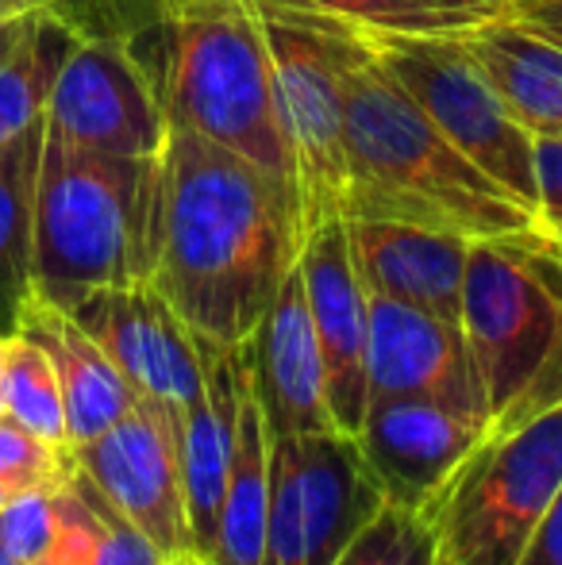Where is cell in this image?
Segmentation results:
<instances>
[{"instance_id": "1", "label": "cell", "mask_w": 562, "mask_h": 565, "mask_svg": "<svg viewBox=\"0 0 562 565\" xmlns=\"http://www.w3.org/2000/svg\"><path fill=\"white\" fill-rule=\"evenodd\" d=\"M158 170L150 285L201 342L243 347L300 262L308 227L297 193L193 131L166 135Z\"/></svg>"}, {"instance_id": "2", "label": "cell", "mask_w": 562, "mask_h": 565, "mask_svg": "<svg viewBox=\"0 0 562 565\" xmlns=\"http://www.w3.org/2000/svg\"><path fill=\"white\" fill-rule=\"evenodd\" d=\"M343 220H401L463 238L536 231V216L489 181L370 51L347 70Z\"/></svg>"}, {"instance_id": "3", "label": "cell", "mask_w": 562, "mask_h": 565, "mask_svg": "<svg viewBox=\"0 0 562 565\" xmlns=\"http://www.w3.org/2000/svg\"><path fill=\"white\" fill-rule=\"evenodd\" d=\"M158 209V158L85 150L43 124L31 212V292L70 312L97 289L150 281Z\"/></svg>"}, {"instance_id": "4", "label": "cell", "mask_w": 562, "mask_h": 565, "mask_svg": "<svg viewBox=\"0 0 562 565\" xmlns=\"http://www.w3.org/2000/svg\"><path fill=\"white\" fill-rule=\"evenodd\" d=\"M128 51L147 74L170 131L204 135L297 193L271 54L251 0H204L131 35Z\"/></svg>"}, {"instance_id": "5", "label": "cell", "mask_w": 562, "mask_h": 565, "mask_svg": "<svg viewBox=\"0 0 562 565\" xmlns=\"http://www.w3.org/2000/svg\"><path fill=\"white\" fill-rule=\"evenodd\" d=\"M486 435L562 404V258L540 231L474 238L458 312Z\"/></svg>"}, {"instance_id": "6", "label": "cell", "mask_w": 562, "mask_h": 565, "mask_svg": "<svg viewBox=\"0 0 562 565\" xmlns=\"http://www.w3.org/2000/svg\"><path fill=\"white\" fill-rule=\"evenodd\" d=\"M271 54L285 147L293 158L305 227L343 220L347 201V70L367 31L320 12L308 0H251Z\"/></svg>"}, {"instance_id": "7", "label": "cell", "mask_w": 562, "mask_h": 565, "mask_svg": "<svg viewBox=\"0 0 562 565\" xmlns=\"http://www.w3.org/2000/svg\"><path fill=\"white\" fill-rule=\"evenodd\" d=\"M562 484V404L532 424L486 435L432 512L435 565H520Z\"/></svg>"}, {"instance_id": "8", "label": "cell", "mask_w": 562, "mask_h": 565, "mask_svg": "<svg viewBox=\"0 0 562 565\" xmlns=\"http://www.w3.org/2000/svg\"><path fill=\"white\" fill-rule=\"evenodd\" d=\"M385 74L517 204L536 216V135L509 113L458 35H367Z\"/></svg>"}, {"instance_id": "9", "label": "cell", "mask_w": 562, "mask_h": 565, "mask_svg": "<svg viewBox=\"0 0 562 565\" xmlns=\"http://www.w3.org/2000/svg\"><path fill=\"white\" fill-rule=\"evenodd\" d=\"M382 508L354 435H271L263 565H336Z\"/></svg>"}, {"instance_id": "10", "label": "cell", "mask_w": 562, "mask_h": 565, "mask_svg": "<svg viewBox=\"0 0 562 565\" xmlns=\"http://www.w3.org/2000/svg\"><path fill=\"white\" fill-rule=\"evenodd\" d=\"M85 481L162 554H189L185 489L178 458V412L170 404L139 401L97 439L74 447Z\"/></svg>"}, {"instance_id": "11", "label": "cell", "mask_w": 562, "mask_h": 565, "mask_svg": "<svg viewBox=\"0 0 562 565\" xmlns=\"http://www.w3.org/2000/svg\"><path fill=\"white\" fill-rule=\"evenodd\" d=\"M43 124L74 147L116 158H158L170 135L147 74L120 39H77Z\"/></svg>"}, {"instance_id": "12", "label": "cell", "mask_w": 562, "mask_h": 565, "mask_svg": "<svg viewBox=\"0 0 562 565\" xmlns=\"http://www.w3.org/2000/svg\"><path fill=\"white\" fill-rule=\"evenodd\" d=\"M70 316L97 339L142 401L181 412L204 393L201 342L150 281L97 289L77 300Z\"/></svg>"}, {"instance_id": "13", "label": "cell", "mask_w": 562, "mask_h": 565, "mask_svg": "<svg viewBox=\"0 0 562 565\" xmlns=\"http://www.w3.org/2000/svg\"><path fill=\"white\" fill-rule=\"evenodd\" d=\"M300 285H305L308 316H312L316 347H320L328 408L336 431L354 435L367 393V342H370V292L351 258L343 220H324L308 231L300 246Z\"/></svg>"}, {"instance_id": "14", "label": "cell", "mask_w": 562, "mask_h": 565, "mask_svg": "<svg viewBox=\"0 0 562 565\" xmlns=\"http://www.w3.org/2000/svg\"><path fill=\"white\" fill-rule=\"evenodd\" d=\"M486 439V424L432 401H370L354 431L362 458L382 484L385 504L427 515L470 450Z\"/></svg>"}, {"instance_id": "15", "label": "cell", "mask_w": 562, "mask_h": 565, "mask_svg": "<svg viewBox=\"0 0 562 565\" xmlns=\"http://www.w3.org/2000/svg\"><path fill=\"white\" fill-rule=\"evenodd\" d=\"M367 393L370 401L447 404L486 424L458 323L397 305L390 297H374V292H370Z\"/></svg>"}, {"instance_id": "16", "label": "cell", "mask_w": 562, "mask_h": 565, "mask_svg": "<svg viewBox=\"0 0 562 565\" xmlns=\"http://www.w3.org/2000/svg\"><path fill=\"white\" fill-rule=\"evenodd\" d=\"M243 358H247V377L258 412H263L266 435L336 431L300 266H293L274 305L243 342Z\"/></svg>"}, {"instance_id": "17", "label": "cell", "mask_w": 562, "mask_h": 565, "mask_svg": "<svg viewBox=\"0 0 562 565\" xmlns=\"http://www.w3.org/2000/svg\"><path fill=\"white\" fill-rule=\"evenodd\" d=\"M343 227L367 292L458 323L474 238L401 220H343Z\"/></svg>"}, {"instance_id": "18", "label": "cell", "mask_w": 562, "mask_h": 565, "mask_svg": "<svg viewBox=\"0 0 562 565\" xmlns=\"http://www.w3.org/2000/svg\"><path fill=\"white\" fill-rule=\"evenodd\" d=\"M201 358L204 393L178 412V458L181 489H185L189 554L204 562L216 543L220 500H224L227 461H232L235 404H240V347L220 350L201 342Z\"/></svg>"}, {"instance_id": "19", "label": "cell", "mask_w": 562, "mask_h": 565, "mask_svg": "<svg viewBox=\"0 0 562 565\" xmlns=\"http://www.w3.org/2000/svg\"><path fill=\"white\" fill-rule=\"evenodd\" d=\"M15 331L35 339L46 350V358H51L54 373H59L62 401H66L70 447L97 439L100 431H108L139 401L136 388L113 365V358L97 347V339L74 316L39 300L35 292L23 305Z\"/></svg>"}, {"instance_id": "20", "label": "cell", "mask_w": 562, "mask_h": 565, "mask_svg": "<svg viewBox=\"0 0 562 565\" xmlns=\"http://www.w3.org/2000/svg\"><path fill=\"white\" fill-rule=\"evenodd\" d=\"M463 46L532 135H562V46L509 12L463 31Z\"/></svg>"}, {"instance_id": "21", "label": "cell", "mask_w": 562, "mask_h": 565, "mask_svg": "<svg viewBox=\"0 0 562 565\" xmlns=\"http://www.w3.org/2000/svg\"><path fill=\"white\" fill-rule=\"evenodd\" d=\"M266 504H271V435L258 412L240 347V404H235V439L227 461L224 500H220L216 543L209 565H263Z\"/></svg>"}, {"instance_id": "22", "label": "cell", "mask_w": 562, "mask_h": 565, "mask_svg": "<svg viewBox=\"0 0 562 565\" xmlns=\"http://www.w3.org/2000/svg\"><path fill=\"white\" fill-rule=\"evenodd\" d=\"M43 124L0 147V335H12L31 297V212H35Z\"/></svg>"}, {"instance_id": "23", "label": "cell", "mask_w": 562, "mask_h": 565, "mask_svg": "<svg viewBox=\"0 0 562 565\" xmlns=\"http://www.w3.org/2000/svg\"><path fill=\"white\" fill-rule=\"evenodd\" d=\"M74 43L77 35L59 15L46 8L31 15L20 43L0 62V147L46 119V100Z\"/></svg>"}, {"instance_id": "24", "label": "cell", "mask_w": 562, "mask_h": 565, "mask_svg": "<svg viewBox=\"0 0 562 565\" xmlns=\"http://www.w3.org/2000/svg\"><path fill=\"white\" fill-rule=\"evenodd\" d=\"M367 35H463L509 12V0H308Z\"/></svg>"}, {"instance_id": "25", "label": "cell", "mask_w": 562, "mask_h": 565, "mask_svg": "<svg viewBox=\"0 0 562 565\" xmlns=\"http://www.w3.org/2000/svg\"><path fill=\"white\" fill-rule=\"evenodd\" d=\"M4 416L28 427L43 443L62 450L70 447L66 401H62L59 373H54L46 350L23 331L8 335V365H4Z\"/></svg>"}, {"instance_id": "26", "label": "cell", "mask_w": 562, "mask_h": 565, "mask_svg": "<svg viewBox=\"0 0 562 565\" xmlns=\"http://www.w3.org/2000/svg\"><path fill=\"white\" fill-rule=\"evenodd\" d=\"M336 565H435L432 527L424 515L385 504Z\"/></svg>"}, {"instance_id": "27", "label": "cell", "mask_w": 562, "mask_h": 565, "mask_svg": "<svg viewBox=\"0 0 562 565\" xmlns=\"http://www.w3.org/2000/svg\"><path fill=\"white\" fill-rule=\"evenodd\" d=\"M74 469V450L51 447L8 416L0 419V489L4 492L62 489V484H70Z\"/></svg>"}, {"instance_id": "28", "label": "cell", "mask_w": 562, "mask_h": 565, "mask_svg": "<svg viewBox=\"0 0 562 565\" xmlns=\"http://www.w3.org/2000/svg\"><path fill=\"white\" fill-rule=\"evenodd\" d=\"M59 535V489L12 492L0 508V546L20 565H39Z\"/></svg>"}, {"instance_id": "29", "label": "cell", "mask_w": 562, "mask_h": 565, "mask_svg": "<svg viewBox=\"0 0 562 565\" xmlns=\"http://www.w3.org/2000/svg\"><path fill=\"white\" fill-rule=\"evenodd\" d=\"M536 231L562 243V135H536Z\"/></svg>"}, {"instance_id": "30", "label": "cell", "mask_w": 562, "mask_h": 565, "mask_svg": "<svg viewBox=\"0 0 562 565\" xmlns=\"http://www.w3.org/2000/svg\"><path fill=\"white\" fill-rule=\"evenodd\" d=\"M43 8L51 15H59L77 39H120L113 0H46Z\"/></svg>"}, {"instance_id": "31", "label": "cell", "mask_w": 562, "mask_h": 565, "mask_svg": "<svg viewBox=\"0 0 562 565\" xmlns=\"http://www.w3.org/2000/svg\"><path fill=\"white\" fill-rule=\"evenodd\" d=\"M204 4V0H113L116 23H120V39L128 43L131 35L155 28L162 20H173V15L189 12V8Z\"/></svg>"}, {"instance_id": "32", "label": "cell", "mask_w": 562, "mask_h": 565, "mask_svg": "<svg viewBox=\"0 0 562 565\" xmlns=\"http://www.w3.org/2000/svg\"><path fill=\"white\" fill-rule=\"evenodd\" d=\"M520 565H562V484L551 500L548 515H543L540 531H536L532 546H528L524 562Z\"/></svg>"}, {"instance_id": "33", "label": "cell", "mask_w": 562, "mask_h": 565, "mask_svg": "<svg viewBox=\"0 0 562 565\" xmlns=\"http://www.w3.org/2000/svg\"><path fill=\"white\" fill-rule=\"evenodd\" d=\"M509 15L562 46V0H509Z\"/></svg>"}, {"instance_id": "34", "label": "cell", "mask_w": 562, "mask_h": 565, "mask_svg": "<svg viewBox=\"0 0 562 565\" xmlns=\"http://www.w3.org/2000/svg\"><path fill=\"white\" fill-rule=\"evenodd\" d=\"M39 12V8H35ZM35 12H23V15H12V20H0V62L12 54V46L20 43V35L28 31V23H31V15Z\"/></svg>"}, {"instance_id": "35", "label": "cell", "mask_w": 562, "mask_h": 565, "mask_svg": "<svg viewBox=\"0 0 562 565\" xmlns=\"http://www.w3.org/2000/svg\"><path fill=\"white\" fill-rule=\"evenodd\" d=\"M46 0H0V20H12V15H23V12H35L43 8Z\"/></svg>"}, {"instance_id": "36", "label": "cell", "mask_w": 562, "mask_h": 565, "mask_svg": "<svg viewBox=\"0 0 562 565\" xmlns=\"http://www.w3.org/2000/svg\"><path fill=\"white\" fill-rule=\"evenodd\" d=\"M4 365H8V335H0V419H4Z\"/></svg>"}, {"instance_id": "37", "label": "cell", "mask_w": 562, "mask_h": 565, "mask_svg": "<svg viewBox=\"0 0 562 565\" xmlns=\"http://www.w3.org/2000/svg\"><path fill=\"white\" fill-rule=\"evenodd\" d=\"M0 565H20V562H15V558H12V554H8V551H4V546H0Z\"/></svg>"}, {"instance_id": "38", "label": "cell", "mask_w": 562, "mask_h": 565, "mask_svg": "<svg viewBox=\"0 0 562 565\" xmlns=\"http://www.w3.org/2000/svg\"><path fill=\"white\" fill-rule=\"evenodd\" d=\"M185 565H209V562H201V558H193V554H185Z\"/></svg>"}, {"instance_id": "39", "label": "cell", "mask_w": 562, "mask_h": 565, "mask_svg": "<svg viewBox=\"0 0 562 565\" xmlns=\"http://www.w3.org/2000/svg\"><path fill=\"white\" fill-rule=\"evenodd\" d=\"M8 497H12V492H4V489H0V508H4V504H8Z\"/></svg>"}, {"instance_id": "40", "label": "cell", "mask_w": 562, "mask_h": 565, "mask_svg": "<svg viewBox=\"0 0 562 565\" xmlns=\"http://www.w3.org/2000/svg\"><path fill=\"white\" fill-rule=\"evenodd\" d=\"M166 565H185V558H173V562H166Z\"/></svg>"}, {"instance_id": "41", "label": "cell", "mask_w": 562, "mask_h": 565, "mask_svg": "<svg viewBox=\"0 0 562 565\" xmlns=\"http://www.w3.org/2000/svg\"><path fill=\"white\" fill-rule=\"evenodd\" d=\"M555 250H559V258H562V243H555Z\"/></svg>"}]
</instances>
